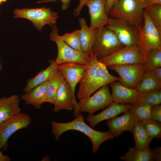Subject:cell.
I'll list each match as a JSON object with an SVG mask.
<instances>
[{
  "label": "cell",
  "mask_w": 161,
  "mask_h": 161,
  "mask_svg": "<svg viewBox=\"0 0 161 161\" xmlns=\"http://www.w3.org/2000/svg\"><path fill=\"white\" fill-rule=\"evenodd\" d=\"M20 102L16 95L0 99V124L20 112Z\"/></svg>",
  "instance_id": "ffe728a7"
},
{
  "label": "cell",
  "mask_w": 161,
  "mask_h": 161,
  "mask_svg": "<svg viewBox=\"0 0 161 161\" xmlns=\"http://www.w3.org/2000/svg\"><path fill=\"white\" fill-rule=\"evenodd\" d=\"M109 84L99 89L93 95L77 104L80 112L93 114L97 111L103 109L113 102L109 87Z\"/></svg>",
  "instance_id": "8fae6325"
},
{
  "label": "cell",
  "mask_w": 161,
  "mask_h": 161,
  "mask_svg": "<svg viewBox=\"0 0 161 161\" xmlns=\"http://www.w3.org/2000/svg\"><path fill=\"white\" fill-rule=\"evenodd\" d=\"M142 123L149 137L152 139L155 138L160 140L161 138V123L151 119Z\"/></svg>",
  "instance_id": "f546056e"
},
{
  "label": "cell",
  "mask_w": 161,
  "mask_h": 161,
  "mask_svg": "<svg viewBox=\"0 0 161 161\" xmlns=\"http://www.w3.org/2000/svg\"><path fill=\"white\" fill-rule=\"evenodd\" d=\"M106 0H88L85 3L89 9L90 28L101 29L109 23L110 18L106 12Z\"/></svg>",
  "instance_id": "5bb4252c"
},
{
  "label": "cell",
  "mask_w": 161,
  "mask_h": 161,
  "mask_svg": "<svg viewBox=\"0 0 161 161\" xmlns=\"http://www.w3.org/2000/svg\"><path fill=\"white\" fill-rule=\"evenodd\" d=\"M53 104V111L55 112H58L63 109L71 111L74 109V114L75 117L80 114L75 96L73 95L69 85L65 79L59 87Z\"/></svg>",
  "instance_id": "4fadbf2b"
},
{
  "label": "cell",
  "mask_w": 161,
  "mask_h": 161,
  "mask_svg": "<svg viewBox=\"0 0 161 161\" xmlns=\"http://www.w3.org/2000/svg\"><path fill=\"white\" fill-rule=\"evenodd\" d=\"M125 47L112 31L105 27L98 29L91 54L95 55L98 60L109 56Z\"/></svg>",
  "instance_id": "8992f818"
},
{
  "label": "cell",
  "mask_w": 161,
  "mask_h": 161,
  "mask_svg": "<svg viewBox=\"0 0 161 161\" xmlns=\"http://www.w3.org/2000/svg\"><path fill=\"white\" fill-rule=\"evenodd\" d=\"M2 65L0 61V71L2 70Z\"/></svg>",
  "instance_id": "b9f144b4"
},
{
  "label": "cell",
  "mask_w": 161,
  "mask_h": 161,
  "mask_svg": "<svg viewBox=\"0 0 161 161\" xmlns=\"http://www.w3.org/2000/svg\"><path fill=\"white\" fill-rule=\"evenodd\" d=\"M58 0H42L39 1L36 3L39 4L44 3L50 2H55ZM62 3L61 9L63 10H65L68 8L70 5V2L71 0H59Z\"/></svg>",
  "instance_id": "e575fe53"
},
{
  "label": "cell",
  "mask_w": 161,
  "mask_h": 161,
  "mask_svg": "<svg viewBox=\"0 0 161 161\" xmlns=\"http://www.w3.org/2000/svg\"><path fill=\"white\" fill-rule=\"evenodd\" d=\"M135 123L132 113L129 109L122 116L110 119L106 124L109 131L114 137H117L125 131L132 132Z\"/></svg>",
  "instance_id": "e0dca14e"
},
{
  "label": "cell",
  "mask_w": 161,
  "mask_h": 161,
  "mask_svg": "<svg viewBox=\"0 0 161 161\" xmlns=\"http://www.w3.org/2000/svg\"><path fill=\"white\" fill-rule=\"evenodd\" d=\"M161 89L140 93L135 104H146L151 106L160 104Z\"/></svg>",
  "instance_id": "83f0119b"
},
{
  "label": "cell",
  "mask_w": 161,
  "mask_h": 161,
  "mask_svg": "<svg viewBox=\"0 0 161 161\" xmlns=\"http://www.w3.org/2000/svg\"><path fill=\"white\" fill-rule=\"evenodd\" d=\"M152 151L154 161H160L161 160V147H156L154 148Z\"/></svg>",
  "instance_id": "8d00e7d4"
},
{
  "label": "cell",
  "mask_w": 161,
  "mask_h": 161,
  "mask_svg": "<svg viewBox=\"0 0 161 161\" xmlns=\"http://www.w3.org/2000/svg\"><path fill=\"white\" fill-rule=\"evenodd\" d=\"M135 142V147L143 148L149 145L152 140L148 135L142 122L135 123L131 132Z\"/></svg>",
  "instance_id": "d4e9b609"
},
{
  "label": "cell",
  "mask_w": 161,
  "mask_h": 161,
  "mask_svg": "<svg viewBox=\"0 0 161 161\" xmlns=\"http://www.w3.org/2000/svg\"><path fill=\"white\" fill-rule=\"evenodd\" d=\"M80 30H76L70 33H66L60 36L63 40L73 49L82 52L80 40Z\"/></svg>",
  "instance_id": "1f68e13d"
},
{
  "label": "cell",
  "mask_w": 161,
  "mask_h": 161,
  "mask_svg": "<svg viewBox=\"0 0 161 161\" xmlns=\"http://www.w3.org/2000/svg\"><path fill=\"white\" fill-rule=\"evenodd\" d=\"M87 0H80L78 6L73 11V14L74 16L77 17L80 15L83 7L85 5V3Z\"/></svg>",
  "instance_id": "d590c367"
},
{
  "label": "cell",
  "mask_w": 161,
  "mask_h": 161,
  "mask_svg": "<svg viewBox=\"0 0 161 161\" xmlns=\"http://www.w3.org/2000/svg\"><path fill=\"white\" fill-rule=\"evenodd\" d=\"M87 66V65L74 62L65 63L57 66L58 69L63 74L75 96L76 86L83 78Z\"/></svg>",
  "instance_id": "9a60e30c"
},
{
  "label": "cell",
  "mask_w": 161,
  "mask_h": 161,
  "mask_svg": "<svg viewBox=\"0 0 161 161\" xmlns=\"http://www.w3.org/2000/svg\"><path fill=\"white\" fill-rule=\"evenodd\" d=\"M147 71L154 79L161 83V68L146 69Z\"/></svg>",
  "instance_id": "836d02e7"
},
{
  "label": "cell",
  "mask_w": 161,
  "mask_h": 161,
  "mask_svg": "<svg viewBox=\"0 0 161 161\" xmlns=\"http://www.w3.org/2000/svg\"><path fill=\"white\" fill-rule=\"evenodd\" d=\"M13 13L14 18L29 20L39 31H41L43 27L46 24L51 26L55 24L59 18L57 13L52 11L50 8L45 7L16 9L14 10Z\"/></svg>",
  "instance_id": "52a82bcc"
},
{
  "label": "cell",
  "mask_w": 161,
  "mask_h": 161,
  "mask_svg": "<svg viewBox=\"0 0 161 161\" xmlns=\"http://www.w3.org/2000/svg\"><path fill=\"white\" fill-rule=\"evenodd\" d=\"M64 80L61 72L58 69L48 81L45 102L53 104L57 91L61 84Z\"/></svg>",
  "instance_id": "cb8c5ba5"
},
{
  "label": "cell",
  "mask_w": 161,
  "mask_h": 161,
  "mask_svg": "<svg viewBox=\"0 0 161 161\" xmlns=\"http://www.w3.org/2000/svg\"><path fill=\"white\" fill-rule=\"evenodd\" d=\"M7 0H0V4L2 3L3 2H5Z\"/></svg>",
  "instance_id": "60d3db41"
},
{
  "label": "cell",
  "mask_w": 161,
  "mask_h": 161,
  "mask_svg": "<svg viewBox=\"0 0 161 161\" xmlns=\"http://www.w3.org/2000/svg\"><path fill=\"white\" fill-rule=\"evenodd\" d=\"M1 12V10H0V12Z\"/></svg>",
  "instance_id": "7bdbcfd3"
},
{
  "label": "cell",
  "mask_w": 161,
  "mask_h": 161,
  "mask_svg": "<svg viewBox=\"0 0 161 161\" xmlns=\"http://www.w3.org/2000/svg\"><path fill=\"white\" fill-rule=\"evenodd\" d=\"M31 119L28 114L19 113L0 124V144L4 151L8 146L7 141L14 133L19 129L27 128Z\"/></svg>",
  "instance_id": "7c38bea8"
},
{
  "label": "cell",
  "mask_w": 161,
  "mask_h": 161,
  "mask_svg": "<svg viewBox=\"0 0 161 161\" xmlns=\"http://www.w3.org/2000/svg\"><path fill=\"white\" fill-rule=\"evenodd\" d=\"M151 119L161 123V105L160 104L151 106Z\"/></svg>",
  "instance_id": "d6a6232c"
},
{
  "label": "cell",
  "mask_w": 161,
  "mask_h": 161,
  "mask_svg": "<svg viewBox=\"0 0 161 161\" xmlns=\"http://www.w3.org/2000/svg\"><path fill=\"white\" fill-rule=\"evenodd\" d=\"M144 10L153 23L161 33V4H150L146 6Z\"/></svg>",
  "instance_id": "f1b7e54d"
},
{
  "label": "cell",
  "mask_w": 161,
  "mask_h": 161,
  "mask_svg": "<svg viewBox=\"0 0 161 161\" xmlns=\"http://www.w3.org/2000/svg\"><path fill=\"white\" fill-rule=\"evenodd\" d=\"M160 89L161 83L152 77L146 69L140 83L136 89L140 93H142Z\"/></svg>",
  "instance_id": "484cf974"
},
{
  "label": "cell",
  "mask_w": 161,
  "mask_h": 161,
  "mask_svg": "<svg viewBox=\"0 0 161 161\" xmlns=\"http://www.w3.org/2000/svg\"><path fill=\"white\" fill-rule=\"evenodd\" d=\"M2 148L0 144V161H10L11 160L10 157L7 155H4L1 152V149Z\"/></svg>",
  "instance_id": "f35d334b"
},
{
  "label": "cell",
  "mask_w": 161,
  "mask_h": 161,
  "mask_svg": "<svg viewBox=\"0 0 161 161\" xmlns=\"http://www.w3.org/2000/svg\"><path fill=\"white\" fill-rule=\"evenodd\" d=\"M119 75V81L125 86L136 89L140 83L146 69L144 63L122 65H111L108 66Z\"/></svg>",
  "instance_id": "9c48e42d"
},
{
  "label": "cell",
  "mask_w": 161,
  "mask_h": 161,
  "mask_svg": "<svg viewBox=\"0 0 161 161\" xmlns=\"http://www.w3.org/2000/svg\"><path fill=\"white\" fill-rule=\"evenodd\" d=\"M146 6L149 4L153 3H157L161 4V0H144Z\"/></svg>",
  "instance_id": "ab89813d"
},
{
  "label": "cell",
  "mask_w": 161,
  "mask_h": 161,
  "mask_svg": "<svg viewBox=\"0 0 161 161\" xmlns=\"http://www.w3.org/2000/svg\"><path fill=\"white\" fill-rule=\"evenodd\" d=\"M146 69L161 67V47L151 52L145 61Z\"/></svg>",
  "instance_id": "4dcf8cb0"
},
{
  "label": "cell",
  "mask_w": 161,
  "mask_h": 161,
  "mask_svg": "<svg viewBox=\"0 0 161 161\" xmlns=\"http://www.w3.org/2000/svg\"><path fill=\"white\" fill-rule=\"evenodd\" d=\"M105 27L112 31L125 46L138 45V30L136 27L120 19L112 18H110Z\"/></svg>",
  "instance_id": "30bf717a"
},
{
  "label": "cell",
  "mask_w": 161,
  "mask_h": 161,
  "mask_svg": "<svg viewBox=\"0 0 161 161\" xmlns=\"http://www.w3.org/2000/svg\"><path fill=\"white\" fill-rule=\"evenodd\" d=\"M131 104H121L112 102L102 112L96 115L89 114L86 120L92 127L100 122L110 120L129 109Z\"/></svg>",
  "instance_id": "ac0fdd59"
},
{
  "label": "cell",
  "mask_w": 161,
  "mask_h": 161,
  "mask_svg": "<svg viewBox=\"0 0 161 161\" xmlns=\"http://www.w3.org/2000/svg\"><path fill=\"white\" fill-rule=\"evenodd\" d=\"M80 30V40L82 52L90 56L93 45L96 38L98 29H91L87 25L84 18H79Z\"/></svg>",
  "instance_id": "d6986e66"
},
{
  "label": "cell",
  "mask_w": 161,
  "mask_h": 161,
  "mask_svg": "<svg viewBox=\"0 0 161 161\" xmlns=\"http://www.w3.org/2000/svg\"><path fill=\"white\" fill-rule=\"evenodd\" d=\"M146 5L144 0H118L108 15L111 18L120 19L138 28L143 24Z\"/></svg>",
  "instance_id": "3957f363"
},
{
  "label": "cell",
  "mask_w": 161,
  "mask_h": 161,
  "mask_svg": "<svg viewBox=\"0 0 161 161\" xmlns=\"http://www.w3.org/2000/svg\"><path fill=\"white\" fill-rule=\"evenodd\" d=\"M151 105L149 104H131L129 109L132 113L135 123L151 120Z\"/></svg>",
  "instance_id": "4316f807"
},
{
  "label": "cell",
  "mask_w": 161,
  "mask_h": 161,
  "mask_svg": "<svg viewBox=\"0 0 161 161\" xmlns=\"http://www.w3.org/2000/svg\"><path fill=\"white\" fill-rule=\"evenodd\" d=\"M118 0H106V12L108 15L109 13L114 4Z\"/></svg>",
  "instance_id": "74e56055"
},
{
  "label": "cell",
  "mask_w": 161,
  "mask_h": 161,
  "mask_svg": "<svg viewBox=\"0 0 161 161\" xmlns=\"http://www.w3.org/2000/svg\"><path fill=\"white\" fill-rule=\"evenodd\" d=\"M98 60L107 67L111 65H122L144 63L143 56L137 45L126 46Z\"/></svg>",
  "instance_id": "ba28073f"
},
{
  "label": "cell",
  "mask_w": 161,
  "mask_h": 161,
  "mask_svg": "<svg viewBox=\"0 0 161 161\" xmlns=\"http://www.w3.org/2000/svg\"><path fill=\"white\" fill-rule=\"evenodd\" d=\"M120 159L125 161H154L152 151L149 145L141 148L135 146L130 148Z\"/></svg>",
  "instance_id": "603a6c76"
},
{
  "label": "cell",
  "mask_w": 161,
  "mask_h": 161,
  "mask_svg": "<svg viewBox=\"0 0 161 161\" xmlns=\"http://www.w3.org/2000/svg\"><path fill=\"white\" fill-rule=\"evenodd\" d=\"M49 66L45 69L39 72L35 77L27 80L26 85L24 91L27 93L33 88L48 81L58 69V65L55 60L49 61Z\"/></svg>",
  "instance_id": "7402d4cb"
},
{
  "label": "cell",
  "mask_w": 161,
  "mask_h": 161,
  "mask_svg": "<svg viewBox=\"0 0 161 161\" xmlns=\"http://www.w3.org/2000/svg\"><path fill=\"white\" fill-rule=\"evenodd\" d=\"M48 81L33 88L21 95V98L25 104L31 105L37 109L40 108L41 105L45 102Z\"/></svg>",
  "instance_id": "44dd1931"
},
{
  "label": "cell",
  "mask_w": 161,
  "mask_h": 161,
  "mask_svg": "<svg viewBox=\"0 0 161 161\" xmlns=\"http://www.w3.org/2000/svg\"><path fill=\"white\" fill-rule=\"evenodd\" d=\"M144 14L143 24L138 28L139 38L137 46L145 61L151 52L161 47V33L153 23L145 10Z\"/></svg>",
  "instance_id": "277c9868"
},
{
  "label": "cell",
  "mask_w": 161,
  "mask_h": 161,
  "mask_svg": "<svg viewBox=\"0 0 161 161\" xmlns=\"http://www.w3.org/2000/svg\"><path fill=\"white\" fill-rule=\"evenodd\" d=\"M51 125V132L56 141L59 140L63 133L70 130L78 131L84 134L92 143L93 153L97 152L100 145L104 142L114 137L109 131H100L92 128L86 123L83 116L80 114L72 121L65 123L52 121Z\"/></svg>",
  "instance_id": "7a4b0ae2"
},
{
  "label": "cell",
  "mask_w": 161,
  "mask_h": 161,
  "mask_svg": "<svg viewBox=\"0 0 161 161\" xmlns=\"http://www.w3.org/2000/svg\"><path fill=\"white\" fill-rule=\"evenodd\" d=\"M84 75L80 81L76 95L79 101L83 100L97 90L113 81H119V77L114 76L108 72L106 66L92 54Z\"/></svg>",
  "instance_id": "6da1fadb"
},
{
  "label": "cell",
  "mask_w": 161,
  "mask_h": 161,
  "mask_svg": "<svg viewBox=\"0 0 161 161\" xmlns=\"http://www.w3.org/2000/svg\"><path fill=\"white\" fill-rule=\"evenodd\" d=\"M109 84L114 102L121 104L136 103L139 92L136 89L127 87L119 81L112 82Z\"/></svg>",
  "instance_id": "2e32d148"
},
{
  "label": "cell",
  "mask_w": 161,
  "mask_h": 161,
  "mask_svg": "<svg viewBox=\"0 0 161 161\" xmlns=\"http://www.w3.org/2000/svg\"><path fill=\"white\" fill-rule=\"evenodd\" d=\"M50 34V40L55 42L57 46L58 55L55 60L57 64L68 62H74L83 65L88 64L89 56L83 52L71 47L61 39L58 34V29L55 24L51 26Z\"/></svg>",
  "instance_id": "5b68a950"
}]
</instances>
